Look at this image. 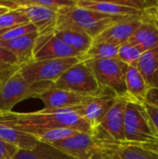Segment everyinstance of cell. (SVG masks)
<instances>
[{
    "mask_svg": "<svg viewBox=\"0 0 158 159\" xmlns=\"http://www.w3.org/2000/svg\"><path fill=\"white\" fill-rule=\"evenodd\" d=\"M56 35L73 49L84 54L92 45L93 38L85 32L75 28H55Z\"/></svg>",
    "mask_w": 158,
    "mask_h": 159,
    "instance_id": "cell-21",
    "label": "cell"
},
{
    "mask_svg": "<svg viewBox=\"0 0 158 159\" xmlns=\"http://www.w3.org/2000/svg\"><path fill=\"white\" fill-rule=\"evenodd\" d=\"M99 143L110 149L119 159H156L147 151L136 144L112 140H100Z\"/></svg>",
    "mask_w": 158,
    "mask_h": 159,
    "instance_id": "cell-20",
    "label": "cell"
},
{
    "mask_svg": "<svg viewBox=\"0 0 158 159\" xmlns=\"http://www.w3.org/2000/svg\"><path fill=\"white\" fill-rule=\"evenodd\" d=\"M125 142L142 143L158 142V131L144 103L128 99L124 113Z\"/></svg>",
    "mask_w": 158,
    "mask_h": 159,
    "instance_id": "cell-3",
    "label": "cell"
},
{
    "mask_svg": "<svg viewBox=\"0 0 158 159\" xmlns=\"http://www.w3.org/2000/svg\"><path fill=\"white\" fill-rule=\"evenodd\" d=\"M8 10H9L8 8L5 7H3V6H0V16L3 15V14H5V13L7 12Z\"/></svg>",
    "mask_w": 158,
    "mask_h": 159,
    "instance_id": "cell-34",
    "label": "cell"
},
{
    "mask_svg": "<svg viewBox=\"0 0 158 159\" xmlns=\"http://www.w3.org/2000/svg\"><path fill=\"white\" fill-rule=\"evenodd\" d=\"M145 51L139 46L127 42L118 48L117 59L127 65H137Z\"/></svg>",
    "mask_w": 158,
    "mask_h": 159,
    "instance_id": "cell-26",
    "label": "cell"
},
{
    "mask_svg": "<svg viewBox=\"0 0 158 159\" xmlns=\"http://www.w3.org/2000/svg\"><path fill=\"white\" fill-rule=\"evenodd\" d=\"M52 84L58 89L85 97L99 95L104 89L99 85L92 70L84 61H79L72 66Z\"/></svg>",
    "mask_w": 158,
    "mask_h": 159,
    "instance_id": "cell-5",
    "label": "cell"
},
{
    "mask_svg": "<svg viewBox=\"0 0 158 159\" xmlns=\"http://www.w3.org/2000/svg\"><path fill=\"white\" fill-rule=\"evenodd\" d=\"M119 46L108 42H93L90 48L79 59L81 61L105 60V59H117Z\"/></svg>",
    "mask_w": 158,
    "mask_h": 159,
    "instance_id": "cell-24",
    "label": "cell"
},
{
    "mask_svg": "<svg viewBox=\"0 0 158 159\" xmlns=\"http://www.w3.org/2000/svg\"><path fill=\"white\" fill-rule=\"evenodd\" d=\"M79 61H81L79 57L40 61L33 60L21 65L19 72L30 85L54 83L65 71Z\"/></svg>",
    "mask_w": 158,
    "mask_h": 159,
    "instance_id": "cell-4",
    "label": "cell"
},
{
    "mask_svg": "<svg viewBox=\"0 0 158 159\" xmlns=\"http://www.w3.org/2000/svg\"><path fill=\"white\" fill-rule=\"evenodd\" d=\"M141 17H129L117 20L96 36L93 42H108L117 46L127 43L139 27Z\"/></svg>",
    "mask_w": 158,
    "mask_h": 159,
    "instance_id": "cell-15",
    "label": "cell"
},
{
    "mask_svg": "<svg viewBox=\"0 0 158 159\" xmlns=\"http://www.w3.org/2000/svg\"><path fill=\"white\" fill-rule=\"evenodd\" d=\"M146 102L158 108V89H151L146 97Z\"/></svg>",
    "mask_w": 158,
    "mask_h": 159,
    "instance_id": "cell-33",
    "label": "cell"
},
{
    "mask_svg": "<svg viewBox=\"0 0 158 159\" xmlns=\"http://www.w3.org/2000/svg\"><path fill=\"white\" fill-rule=\"evenodd\" d=\"M10 125L20 131L31 134L38 142L48 143V144H52L59 141L64 140L79 132L71 129H64V128H43V127H34V126H20V125H12V124Z\"/></svg>",
    "mask_w": 158,
    "mask_h": 159,
    "instance_id": "cell-17",
    "label": "cell"
},
{
    "mask_svg": "<svg viewBox=\"0 0 158 159\" xmlns=\"http://www.w3.org/2000/svg\"><path fill=\"white\" fill-rule=\"evenodd\" d=\"M36 98L43 102L46 109H70L80 106L88 97L58 89L50 83L36 96Z\"/></svg>",
    "mask_w": 158,
    "mask_h": 159,
    "instance_id": "cell-14",
    "label": "cell"
},
{
    "mask_svg": "<svg viewBox=\"0 0 158 159\" xmlns=\"http://www.w3.org/2000/svg\"><path fill=\"white\" fill-rule=\"evenodd\" d=\"M116 98L117 95L113 90L104 88L102 93L96 96L88 97L79 106L80 114L90 126L93 134L99 128L106 113L115 103Z\"/></svg>",
    "mask_w": 158,
    "mask_h": 159,
    "instance_id": "cell-11",
    "label": "cell"
},
{
    "mask_svg": "<svg viewBox=\"0 0 158 159\" xmlns=\"http://www.w3.org/2000/svg\"><path fill=\"white\" fill-rule=\"evenodd\" d=\"M0 6L9 10L20 9L34 25L37 34L55 30L58 10L37 4L36 0H0Z\"/></svg>",
    "mask_w": 158,
    "mask_h": 159,
    "instance_id": "cell-8",
    "label": "cell"
},
{
    "mask_svg": "<svg viewBox=\"0 0 158 159\" xmlns=\"http://www.w3.org/2000/svg\"><path fill=\"white\" fill-rule=\"evenodd\" d=\"M37 35V32H34L12 40L0 41V46L10 51L21 66L33 61V50Z\"/></svg>",
    "mask_w": 158,
    "mask_h": 159,
    "instance_id": "cell-16",
    "label": "cell"
},
{
    "mask_svg": "<svg viewBox=\"0 0 158 159\" xmlns=\"http://www.w3.org/2000/svg\"><path fill=\"white\" fill-rule=\"evenodd\" d=\"M74 159H88L97 149L99 142L92 134L78 132L74 136L51 144Z\"/></svg>",
    "mask_w": 158,
    "mask_h": 159,
    "instance_id": "cell-13",
    "label": "cell"
},
{
    "mask_svg": "<svg viewBox=\"0 0 158 159\" xmlns=\"http://www.w3.org/2000/svg\"><path fill=\"white\" fill-rule=\"evenodd\" d=\"M157 11H158V10H157Z\"/></svg>",
    "mask_w": 158,
    "mask_h": 159,
    "instance_id": "cell-37",
    "label": "cell"
},
{
    "mask_svg": "<svg viewBox=\"0 0 158 159\" xmlns=\"http://www.w3.org/2000/svg\"><path fill=\"white\" fill-rule=\"evenodd\" d=\"M20 67L17 58L10 51L0 46V84L18 72Z\"/></svg>",
    "mask_w": 158,
    "mask_h": 159,
    "instance_id": "cell-25",
    "label": "cell"
},
{
    "mask_svg": "<svg viewBox=\"0 0 158 159\" xmlns=\"http://www.w3.org/2000/svg\"><path fill=\"white\" fill-rule=\"evenodd\" d=\"M0 120L12 125L71 129L93 135L90 126L80 114L79 106L70 109L44 108L40 111L29 113L0 112Z\"/></svg>",
    "mask_w": 158,
    "mask_h": 159,
    "instance_id": "cell-1",
    "label": "cell"
},
{
    "mask_svg": "<svg viewBox=\"0 0 158 159\" xmlns=\"http://www.w3.org/2000/svg\"><path fill=\"white\" fill-rule=\"evenodd\" d=\"M125 79L129 99L141 103H146V97L150 88L137 65H128Z\"/></svg>",
    "mask_w": 158,
    "mask_h": 159,
    "instance_id": "cell-18",
    "label": "cell"
},
{
    "mask_svg": "<svg viewBox=\"0 0 158 159\" xmlns=\"http://www.w3.org/2000/svg\"><path fill=\"white\" fill-rule=\"evenodd\" d=\"M144 105H145V108H146V110H147V112H148V114H149V116H150V117H151V119H152V121H153V123L155 125V127L156 128L158 131V108H156V106H154L152 104L147 103V102L144 103Z\"/></svg>",
    "mask_w": 158,
    "mask_h": 159,
    "instance_id": "cell-32",
    "label": "cell"
},
{
    "mask_svg": "<svg viewBox=\"0 0 158 159\" xmlns=\"http://www.w3.org/2000/svg\"><path fill=\"white\" fill-rule=\"evenodd\" d=\"M121 19L124 18L109 16L74 5L58 10L56 28H75L85 32L94 39Z\"/></svg>",
    "mask_w": 158,
    "mask_h": 159,
    "instance_id": "cell-2",
    "label": "cell"
},
{
    "mask_svg": "<svg viewBox=\"0 0 158 159\" xmlns=\"http://www.w3.org/2000/svg\"><path fill=\"white\" fill-rule=\"evenodd\" d=\"M128 98L117 97L113 106L102 118L94 136L100 140L125 142L124 113Z\"/></svg>",
    "mask_w": 158,
    "mask_h": 159,
    "instance_id": "cell-10",
    "label": "cell"
},
{
    "mask_svg": "<svg viewBox=\"0 0 158 159\" xmlns=\"http://www.w3.org/2000/svg\"><path fill=\"white\" fill-rule=\"evenodd\" d=\"M34 32H37L34 25H33L31 22H28L26 24L19 25V26L8 29L4 34L0 36V41L12 40V39L18 38V37H20V36L34 33Z\"/></svg>",
    "mask_w": 158,
    "mask_h": 159,
    "instance_id": "cell-28",
    "label": "cell"
},
{
    "mask_svg": "<svg viewBox=\"0 0 158 159\" xmlns=\"http://www.w3.org/2000/svg\"><path fill=\"white\" fill-rule=\"evenodd\" d=\"M128 42L139 46L144 51L158 47V11L156 4L143 11L139 27Z\"/></svg>",
    "mask_w": 158,
    "mask_h": 159,
    "instance_id": "cell-12",
    "label": "cell"
},
{
    "mask_svg": "<svg viewBox=\"0 0 158 159\" xmlns=\"http://www.w3.org/2000/svg\"><path fill=\"white\" fill-rule=\"evenodd\" d=\"M0 139L19 150H31L38 143L31 134L20 131L2 120H0Z\"/></svg>",
    "mask_w": 158,
    "mask_h": 159,
    "instance_id": "cell-19",
    "label": "cell"
},
{
    "mask_svg": "<svg viewBox=\"0 0 158 159\" xmlns=\"http://www.w3.org/2000/svg\"><path fill=\"white\" fill-rule=\"evenodd\" d=\"M50 83L30 85L18 71L0 84V112H12L20 102L35 97Z\"/></svg>",
    "mask_w": 158,
    "mask_h": 159,
    "instance_id": "cell-7",
    "label": "cell"
},
{
    "mask_svg": "<svg viewBox=\"0 0 158 159\" xmlns=\"http://www.w3.org/2000/svg\"><path fill=\"white\" fill-rule=\"evenodd\" d=\"M141 147L142 149L147 151L151 155H153L156 159H158V142L155 143H133Z\"/></svg>",
    "mask_w": 158,
    "mask_h": 159,
    "instance_id": "cell-31",
    "label": "cell"
},
{
    "mask_svg": "<svg viewBox=\"0 0 158 159\" xmlns=\"http://www.w3.org/2000/svg\"><path fill=\"white\" fill-rule=\"evenodd\" d=\"M81 54L61 41L54 30L38 34L33 50V60H54L79 57Z\"/></svg>",
    "mask_w": 158,
    "mask_h": 159,
    "instance_id": "cell-9",
    "label": "cell"
},
{
    "mask_svg": "<svg viewBox=\"0 0 158 159\" xmlns=\"http://www.w3.org/2000/svg\"><path fill=\"white\" fill-rule=\"evenodd\" d=\"M92 70L96 80L102 88L113 90L117 97L128 98L126 72L128 65L118 59H105L84 61Z\"/></svg>",
    "mask_w": 158,
    "mask_h": 159,
    "instance_id": "cell-6",
    "label": "cell"
},
{
    "mask_svg": "<svg viewBox=\"0 0 158 159\" xmlns=\"http://www.w3.org/2000/svg\"><path fill=\"white\" fill-rule=\"evenodd\" d=\"M156 9L158 10V1H156Z\"/></svg>",
    "mask_w": 158,
    "mask_h": 159,
    "instance_id": "cell-36",
    "label": "cell"
},
{
    "mask_svg": "<svg viewBox=\"0 0 158 159\" xmlns=\"http://www.w3.org/2000/svg\"><path fill=\"white\" fill-rule=\"evenodd\" d=\"M30 22L27 17L20 9H11L0 16V28L10 29Z\"/></svg>",
    "mask_w": 158,
    "mask_h": 159,
    "instance_id": "cell-27",
    "label": "cell"
},
{
    "mask_svg": "<svg viewBox=\"0 0 158 159\" xmlns=\"http://www.w3.org/2000/svg\"><path fill=\"white\" fill-rule=\"evenodd\" d=\"M18 148L0 139V159H14Z\"/></svg>",
    "mask_w": 158,
    "mask_h": 159,
    "instance_id": "cell-30",
    "label": "cell"
},
{
    "mask_svg": "<svg viewBox=\"0 0 158 159\" xmlns=\"http://www.w3.org/2000/svg\"><path fill=\"white\" fill-rule=\"evenodd\" d=\"M98 140V139H97ZM99 142V141H98ZM88 159H119L110 149L99 143L97 149L92 153Z\"/></svg>",
    "mask_w": 158,
    "mask_h": 159,
    "instance_id": "cell-29",
    "label": "cell"
},
{
    "mask_svg": "<svg viewBox=\"0 0 158 159\" xmlns=\"http://www.w3.org/2000/svg\"><path fill=\"white\" fill-rule=\"evenodd\" d=\"M138 69L151 89H158V47L147 50L140 59Z\"/></svg>",
    "mask_w": 158,
    "mask_h": 159,
    "instance_id": "cell-22",
    "label": "cell"
},
{
    "mask_svg": "<svg viewBox=\"0 0 158 159\" xmlns=\"http://www.w3.org/2000/svg\"><path fill=\"white\" fill-rule=\"evenodd\" d=\"M14 159H74L51 144L38 142L31 150H18Z\"/></svg>",
    "mask_w": 158,
    "mask_h": 159,
    "instance_id": "cell-23",
    "label": "cell"
},
{
    "mask_svg": "<svg viewBox=\"0 0 158 159\" xmlns=\"http://www.w3.org/2000/svg\"><path fill=\"white\" fill-rule=\"evenodd\" d=\"M7 30H8V29H1V28H0V36H1L2 34H4Z\"/></svg>",
    "mask_w": 158,
    "mask_h": 159,
    "instance_id": "cell-35",
    "label": "cell"
}]
</instances>
